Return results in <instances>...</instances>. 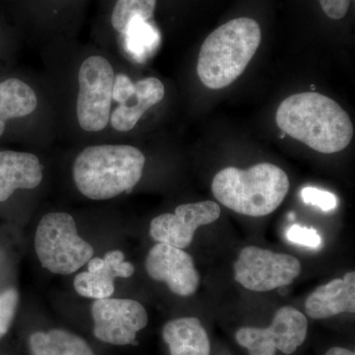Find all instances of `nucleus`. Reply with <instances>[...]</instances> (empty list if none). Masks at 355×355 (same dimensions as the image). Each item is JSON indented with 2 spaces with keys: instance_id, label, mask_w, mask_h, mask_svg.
I'll use <instances>...</instances> for the list:
<instances>
[{
  "instance_id": "f257e3e1",
  "label": "nucleus",
  "mask_w": 355,
  "mask_h": 355,
  "mask_svg": "<svg viewBox=\"0 0 355 355\" xmlns=\"http://www.w3.org/2000/svg\"><path fill=\"white\" fill-rule=\"evenodd\" d=\"M275 121L282 132L320 153H340L354 137L349 114L319 93L289 96L280 103Z\"/></svg>"
},
{
  "instance_id": "f03ea898",
  "label": "nucleus",
  "mask_w": 355,
  "mask_h": 355,
  "mask_svg": "<svg viewBox=\"0 0 355 355\" xmlns=\"http://www.w3.org/2000/svg\"><path fill=\"white\" fill-rule=\"evenodd\" d=\"M146 159L128 144H97L84 148L74 160L77 190L92 200H107L128 193L144 175Z\"/></svg>"
},
{
  "instance_id": "7ed1b4c3",
  "label": "nucleus",
  "mask_w": 355,
  "mask_h": 355,
  "mask_svg": "<svg viewBox=\"0 0 355 355\" xmlns=\"http://www.w3.org/2000/svg\"><path fill=\"white\" fill-rule=\"evenodd\" d=\"M286 173L272 163H260L247 170L227 167L212 181L214 198L227 209L252 217L272 214L289 191Z\"/></svg>"
},
{
  "instance_id": "20e7f679",
  "label": "nucleus",
  "mask_w": 355,
  "mask_h": 355,
  "mask_svg": "<svg viewBox=\"0 0 355 355\" xmlns=\"http://www.w3.org/2000/svg\"><path fill=\"white\" fill-rule=\"evenodd\" d=\"M261 41L256 20L241 17L228 21L203 42L197 71L207 88H225L241 76L254 58Z\"/></svg>"
},
{
  "instance_id": "39448f33",
  "label": "nucleus",
  "mask_w": 355,
  "mask_h": 355,
  "mask_svg": "<svg viewBox=\"0 0 355 355\" xmlns=\"http://www.w3.org/2000/svg\"><path fill=\"white\" fill-rule=\"evenodd\" d=\"M35 250L41 265L55 275H69L87 263L94 249L77 232L67 212H50L42 217L35 235Z\"/></svg>"
},
{
  "instance_id": "423d86ee",
  "label": "nucleus",
  "mask_w": 355,
  "mask_h": 355,
  "mask_svg": "<svg viewBox=\"0 0 355 355\" xmlns=\"http://www.w3.org/2000/svg\"><path fill=\"white\" fill-rule=\"evenodd\" d=\"M113 64L105 55H88L77 72L76 114L79 127L88 133L102 132L110 125L113 107Z\"/></svg>"
},
{
  "instance_id": "0eeeda50",
  "label": "nucleus",
  "mask_w": 355,
  "mask_h": 355,
  "mask_svg": "<svg viewBox=\"0 0 355 355\" xmlns=\"http://www.w3.org/2000/svg\"><path fill=\"white\" fill-rule=\"evenodd\" d=\"M233 268L236 282L248 291L268 292L291 284L302 266L291 254L249 246L240 252Z\"/></svg>"
},
{
  "instance_id": "6e6552de",
  "label": "nucleus",
  "mask_w": 355,
  "mask_h": 355,
  "mask_svg": "<svg viewBox=\"0 0 355 355\" xmlns=\"http://www.w3.org/2000/svg\"><path fill=\"white\" fill-rule=\"evenodd\" d=\"M308 321L303 313L292 307L279 308L268 328L245 327L236 333V340L250 355L292 354L305 342Z\"/></svg>"
},
{
  "instance_id": "1a4fd4ad",
  "label": "nucleus",
  "mask_w": 355,
  "mask_h": 355,
  "mask_svg": "<svg viewBox=\"0 0 355 355\" xmlns=\"http://www.w3.org/2000/svg\"><path fill=\"white\" fill-rule=\"evenodd\" d=\"M91 312L94 336L109 345L135 343L137 333L148 324L146 308L132 299H98L93 303Z\"/></svg>"
},
{
  "instance_id": "9d476101",
  "label": "nucleus",
  "mask_w": 355,
  "mask_h": 355,
  "mask_svg": "<svg viewBox=\"0 0 355 355\" xmlns=\"http://www.w3.org/2000/svg\"><path fill=\"white\" fill-rule=\"evenodd\" d=\"M220 212L219 205L211 200L181 205L174 214L153 218L149 233L154 241L184 250L193 242L197 229L216 222Z\"/></svg>"
},
{
  "instance_id": "9b49d317",
  "label": "nucleus",
  "mask_w": 355,
  "mask_h": 355,
  "mask_svg": "<svg viewBox=\"0 0 355 355\" xmlns=\"http://www.w3.org/2000/svg\"><path fill=\"white\" fill-rule=\"evenodd\" d=\"M146 272L156 282H165L176 295H193L200 284L193 259L184 250L158 243L147 254Z\"/></svg>"
},
{
  "instance_id": "f8f14e48",
  "label": "nucleus",
  "mask_w": 355,
  "mask_h": 355,
  "mask_svg": "<svg viewBox=\"0 0 355 355\" xmlns=\"http://www.w3.org/2000/svg\"><path fill=\"white\" fill-rule=\"evenodd\" d=\"M164 84L156 77L135 81L132 90L112 110L109 125L114 132H130L149 109L164 99Z\"/></svg>"
},
{
  "instance_id": "ddd939ff",
  "label": "nucleus",
  "mask_w": 355,
  "mask_h": 355,
  "mask_svg": "<svg viewBox=\"0 0 355 355\" xmlns=\"http://www.w3.org/2000/svg\"><path fill=\"white\" fill-rule=\"evenodd\" d=\"M43 165L38 156L20 151H0V202L17 190H34L43 181Z\"/></svg>"
},
{
  "instance_id": "4468645a",
  "label": "nucleus",
  "mask_w": 355,
  "mask_h": 355,
  "mask_svg": "<svg viewBox=\"0 0 355 355\" xmlns=\"http://www.w3.org/2000/svg\"><path fill=\"white\" fill-rule=\"evenodd\" d=\"M308 316L315 320L327 319L355 312V272H347L343 279H335L318 287L305 302Z\"/></svg>"
},
{
  "instance_id": "2eb2a0df",
  "label": "nucleus",
  "mask_w": 355,
  "mask_h": 355,
  "mask_svg": "<svg viewBox=\"0 0 355 355\" xmlns=\"http://www.w3.org/2000/svg\"><path fill=\"white\" fill-rule=\"evenodd\" d=\"M162 335L171 355H210L209 336L198 318L172 320L165 324Z\"/></svg>"
},
{
  "instance_id": "dca6fc26",
  "label": "nucleus",
  "mask_w": 355,
  "mask_h": 355,
  "mask_svg": "<svg viewBox=\"0 0 355 355\" xmlns=\"http://www.w3.org/2000/svg\"><path fill=\"white\" fill-rule=\"evenodd\" d=\"M39 107L36 90L19 78H7L0 83V137L9 121L24 119L35 114Z\"/></svg>"
},
{
  "instance_id": "f3484780",
  "label": "nucleus",
  "mask_w": 355,
  "mask_h": 355,
  "mask_svg": "<svg viewBox=\"0 0 355 355\" xmlns=\"http://www.w3.org/2000/svg\"><path fill=\"white\" fill-rule=\"evenodd\" d=\"M29 343L33 355H95L83 338L60 329L33 334Z\"/></svg>"
},
{
  "instance_id": "a211bd4d",
  "label": "nucleus",
  "mask_w": 355,
  "mask_h": 355,
  "mask_svg": "<svg viewBox=\"0 0 355 355\" xmlns=\"http://www.w3.org/2000/svg\"><path fill=\"white\" fill-rule=\"evenodd\" d=\"M87 263L88 272L79 273L74 279L77 293L95 300L111 297L114 291V279L102 268V259L92 258Z\"/></svg>"
},
{
  "instance_id": "6ab92c4d",
  "label": "nucleus",
  "mask_w": 355,
  "mask_h": 355,
  "mask_svg": "<svg viewBox=\"0 0 355 355\" xmlns=\"http://www.w3.org/2000/svg\"><path fill=\"white\" fill-rule=\"evenodd\" d=\"M157 0H116L111 16L114 31L125 35L132 20H150Z\"/></svg>"
},
{
  "instance_id": "aec40b11",
  "label": "nucleus",
  "mask_w": 355,
  "mask_h": 355,
  "mask_svg": "<svg viewBox=\"0 0 355 355\" xmlns=\"http://www.w3.org/2000/svg\"><path fill=\"white\" fill-rule=\"evenodd\" d=\"M125 36L133 53L139 55H144L147 51L153 50L157 39L153 27L140 19L132 21Z\"/></svg>"
},
{
  "instance_id": "412c9836",
  "label": "nucleus",
  "mask_w": 355,
  "mask_h": 355,
  "mask_svg": "<svg viewBox=\"0 0 355 355\" xmlns=\"http://www.w3.org/2000/svg\"><path fill=\"white\" fill-rule=\"evenodd\" d=\"M18 292L15 289H7L0 294V338L6 335L17 310Z\"/></svg>"
},
{
  "instance_id": "4be33fe9",
  "label": "nucleus",
  "mask_w": 355,
  "mask_h": 355,
  "mask_svg": "<svg viewBox=\"0 0 355 355\" xmlns=\"http://www.w3.org/2000/svg\"><path fill=\"white\" fill-rule=\"evenodd\" d=\"M102 266L113 279L116 277L128 279L135 273V266L128 261H125V254L118 250L108 252L105 254L104 258L102 259Z\"/></svg>"
},
{
  "instance_id": "5701e85b",
  "label": "nucleus",
  "mask_w": 355,
  "mask_h": 355,
  "mask_svg": "<svg viewBox=\"0 0 355 355\" xmlns=\"http://www.w3.org/2000/svg\"><path fill=\"white\" fill-rule=\"evenodd\" d=\"M301 198L306 205L319 207L324 212L331 211L338 207V198L336 195L331 191L319 190L312 187H308L301 191Z\"/></svg>"
},
{
  "instance_id": "b1692460",
  "label": "nucleus",
  "mask_w": 355,
  "mask_h": 355,
  "mask_svg": "<svg viewBox=\"0 0 355 355\" xmlns=\"http://www.w3.org/2000/svg\"><path fill=\"white\" fill-rule=\"evenodd\" d=\"M286 238L289 242L294 243V244L313 248V249H318L322 245L321 236L318 233L316 229L303 227L298 224L292 225L287 230Z\"/></svg>"
},
{
  "instance_id": "393cba45",
  "label": "nucleus",
  "mask_w": 355,
  "mask_h": 355,
  "mask_svg": "<svg viewBox=\"0 0 355 355\" xmlns=\"http://www.w3.org/2000/svg\"><path fill=\"white\" fill-rule=\"evenodd\" d=\"M319 2L329 18L340 20L347 15L352 0H319Z\"/></svg>"
},
{
  "instance_id": "a878e982",
  "label": "nucleus",
  "mask_w": 355,
  "mask_h": 355,
  "mask_svg": "<svg viewBox=\"0 0 355 355\" xmlns=\"http://www.w3.org/2000/svg\"><path fill=\"white\" fill-rule=\"evenodd\" d=\"M324 355H355L352 350L343 349V347H331Z\"/></svg>"
},
{
  "instance_id": "bb28decb",
  "label": "nucleus",
  "mask_w": 355,
  "mask_h": 355,
  "mask_svg": "<svg viewBox=\"0 0 355 355\" xmlns=\"http://www.w3.org/2000/svg\"><path fill=\"white\" fill-rule=\"evenodd\" d=\"M288 218L291 219V221L295 220V216H294V214H289Z\"/></svg>"
}]
</instances>
